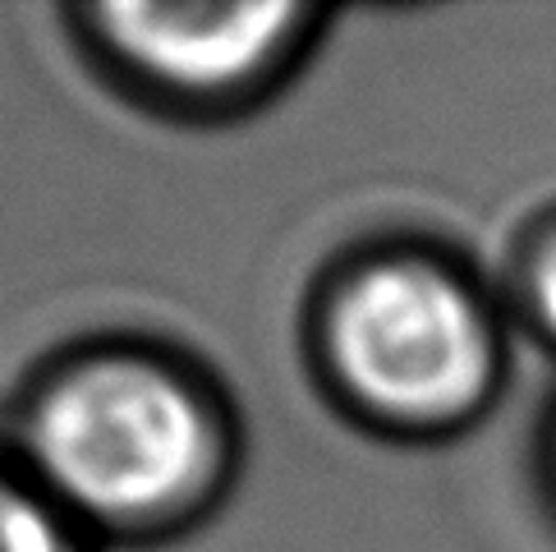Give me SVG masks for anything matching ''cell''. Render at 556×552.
I'll return each mask as SVG.
<instances>
[{
    "instance_id": "obj_4",
    "label": "cell",
    "mask_w": 556,
    "mask_h": 552,
    "mask_svg": "<svg viewBox=\"0 0 556 552\" xmlns=\"http://www.w3.org/2000/svg\"><path fill=\"white\" fill-rule=\"evenodd\" d=\"M496 290L515 337H529L556 354V203L533 212L510 240L506 276Z\"/></svg>"
},
{
    "instance_id": "obj_2",
    "label": "cell",
    "mask_w": 556,
    "mask_h": 552,
    "mask_svg": "<svg viewBox=\"0 0 556 552\" xmlns=\"http://www.w3.org/2000/svg\"><path fill=\"white\" fill-rule=\"evenodd\" d=\"M510 341L502 290L419 235L341 253L304 313L327 405L395 447H446L488 424L506 397Z\"/></svg>"
},
{
    "instance_id": "obj_1",
    "label": "cell",
    "mask_w": 556,
    "mask_h": 552,
    "mask_svg": "<svg viewBox=\"0 0 556 552\" xmlns=\"http://www.w3.org/2000/svg\"><path fill=\"white\" fill-rule=\"evenodd\" d=\"M18 475L88 535L170 539L230 498L240 414L203 368L102 341L37 373L18 405Z\"/></svg>"
},
{
    "instance_id": "obj_5",
    "label": "cell",
    "mask_w": 556,
    "mask_h": 552,
    "mask_svg": "<svg viewBox=\"0 0 556 552\" xmlns=\"http://www.w3.org/2000/svg\"><path fill=\"white\" fill-rule=\"evenodd\" d=\"M0 552H92V535L33 479L0 469Z\"/></svg>"
},
{
    "instance_id": "obj_3",
    "label": "cell",
    "mask_w": 556,
    "mask_h": 552,
    "mask_svg": "<svg viewBox=\"0 0 556 552\" xmlns=\"http://www.w3.org/2000/svg\"><path fill=\"white\" fill-rule=\"evenodd\" d=\"M84 47L143 102L226 121L271 102L313 51L331 14L304 0H111L74 14Z\"/></svg>"
},
{
    "instance_id": "obj_6",
    "label": "cell",
    "mask_w": 556,
    "mask_h": 552,
    "mask_svg": "<svg viewBox=\"0 0 556 552\" xmlns=\"http://www.w3.org/2000/svg\"><path fill=\"white\" fill-rule=\"evenodd\" d=\"M539 461H543V484H547L552 502H556V405L547 410V419H543V438H539Z\"/></svg>"
}]
</instances>
